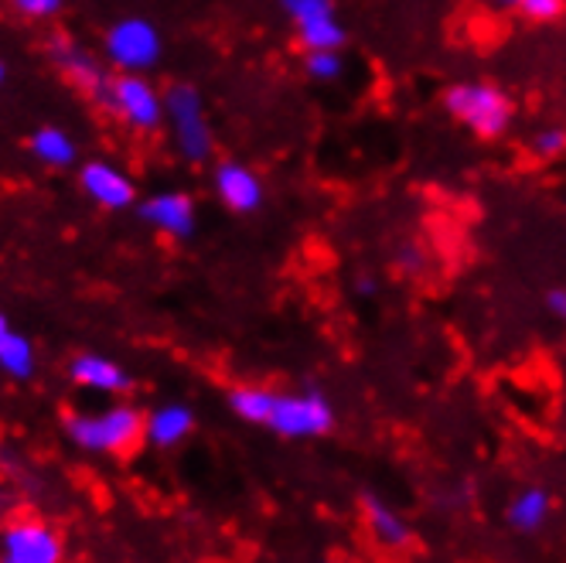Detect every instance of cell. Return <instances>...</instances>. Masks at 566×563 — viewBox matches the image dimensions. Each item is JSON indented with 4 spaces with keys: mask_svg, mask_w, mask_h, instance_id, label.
<instances>
[{
    "mask_svg": "<svg viewBox=\"0 0 566 563\" xmlns=\"http://www.w3.org/2000/svg\"><path fill=\"white\" fill-rule=\"evenodd\" d=\"M546 307L553 311V317L566 321V288H556V291H549V294H546Z\"/></svg>",
    "mask_w": 566,
    "mask_h": 563,
    "instance_id": "cell-24",
    "label": "cell"
},
{
    "mask_svg": "<svg viewBox=\"0 0 566 563\" xmlns=\"http://www.w3.org/2000/svg\"><path fill=\"white\" fill-rule=\"evenodd\" d=\"M0 563H65V536L42 515H11L0 522Z\"/></svg>",
    "mask_w": 566,
    "mask_h": 563,
    "instance_id": "cell-4",
    "label": "cell"
},
{
    "mask_svg": "<svg viewBox=\"0 0 566 563\" xmlns=\"http://www.w3.org/2000/svg\"><path fill=\"white\" fill-rule=\"evenodd\" d=\"M49 49H52V59H55V65L62 69V75L69 79V83H75L83 93H90L96 103H103L106 86H109V75L103 72V65L86 49H78L75 42H69V38H52Z\"/></svg>",
    "mask_w": 566,
    "mask_h": 563,
    "instance_id": "cell-13",
    "label": "cell"
},
{
    "mask_svg": "<svg viewBox=\"0 0 566 563\" xmlns=\"http://www.w3.org/2000/svg\"><path fill=\"white\" fill-rule=\"evenodd\" d=\"M443 110L481 140H499L515 119L512 96L499 90L495 83H478V79H464V83L448 86V93H443Z\"/></svg>",
    "mask_w": 566,
    "mask_h": 563,
    "instance_id": "cell-2",
    "label": "cell"
},
{
    "mask_svg": "<svg viewBox=\"0 0 566 563\" xmlns=\"http://www.w3.org/2000/svg\"><path fill=\"white\" fill-rule=\"evenodd\" d=\"M273 396H276V389H266V386H232L226 404L242 424L266 427V417L273 410Z\"/></svg>",
    "mask_w": 566,
    "mask_h": 563,
    "instance_id": "cell-17",
    "label": "cell"
},
{
    "mask_svg": "<svg viewBox=\"0 0 566 563\" xmlns=\"http://www.w3.org/2000/svg\"><path fill=\"white\" fill-rule=\"evenodd\" d=\"M103 49L116 69L147 72L160 59V34L147 18H124L106 31Z\"/></svg>",
    "mask_w": 566,
    "mask_h": 563,
    "instance_id": "cell-7",
    "label": "cell"
},
{
    "mask_svg": "<svg viewBox=\"0 0 566 563\" xmlns=\"http://www.w3.org/2000/svg\"><path fill=\"white\" fill-rule=\"evenodd\" d=\"M212 185L216 195L222 198V206L239 216H250L263 206V181L256 178V171L239 165V160H222L212 175Z\"/></svg>",
    "mask_w": 566,
    "mask_h": 563,
    "instance_id": "cell-12",
    "label": "cell"
},
{
    "mask_svg": "<svg viewBox=\"0 0 566 563\" xmlns=\"http://www.w3.org/2000/svg\"><path fill=\"white\" fill-rule=\"evenodd\" d=\"M280 8L297 28H307L314 21L335 18V0H280Z\"/></svg>",
    "mask_w": 566,
    "mask_h": 563,
    "instance_id": "cell-19",
    "label": "cell"
},
{
    "mask_svg": "<svg viewBox=\"0 0 566 563\" xmlns=\"http://www.w3.org/2000/svg\"><path fill=\"white\" fill-rule=\"evenodd\" d=\"M31 154L49 168H69L75 160V140L62 127H42L31 137Z\"/></svg>",
    "mask_w": 566,
    "mask_h": 563,
    "instance_id": "cell-18",
    "label": "cell"
},
{
    "mask_svg": "<svg viewBox=\"0 0 566 563\" xmlns=\"http://www.w3.org/2000/svg\"><path fill=\"white\" fill-rule=\"evenodd\" d=\"M140 219L165 236L188 239L195 232V202L185 191H157L140 202Z\"/></svg>",
    "mask_w": 566,
    "mask_h": 563,
    "instance_id": "cell-14",
    "label": "cell"
},
{
    "mask_svg": "<svg viewBox=\"0 0 566 563\" xmlns=\"http://www.w3.org/2000/svg\"><path fill=\"white\" fill-rule=\"evenodd\" d=\"M99 106L113 110L134 131H157L165 124V100L147 79H140V72H124L119 79H109Z\"/></svg>",
    "mask_w": 566,
    "mask_h": 563,
    "instance_id": "cell-6",
    "label": "cell"
},
{
    "mask_svg": "<svg viewBox=\"0 0 566 563\" xmlns=\"http://www.w3.org/2000/svg\"><path fill=\"white\" fill-rule=\"evenodd\" d=\"M4 75H8V69H4V62H0V86H4Z\"/></svg>",
    "mask_w": 566,
    "mask_h": 563,
    "instance_id": "cell-27",
    "label": "cell"
},
{
    "mask_svg": "<svg viewBox=\"0 0 566 563\" xmlns=\"http://www.w3.org/2000/svg\"><path fill=\"white\" fill-rule=\"evenodd\" d=\"M11 4L24 18H55L62 11V0H11Z\"/></svg>",
    "mask_w": 566,
    "mask_h": 563,
    "instance_id": "cell-23",
    "label": "cell"
},
{
    "mask_svg": "<svg viewBox=\"0 0 566 563\" xmlns=\"http://www.w3.org/2000/svg\"><path fill=\"white\" fill-rule=\"evenodd\" d=\"M69 445L93 458H127L144 445V414L134 404H109L90 414H69L62 424Z\"/></svg>",
    "mask_w": 566,
    "mask_h": 563,
    "instance_id": "cell-1",
    "label": "cell"
},
{
    "mask_svg": "<svg viewBox=\"0 0 566 563\" xmlns=\"http://www.w3.org/2000/svg\"><path fill=\"white\" fill-rule=\"evenodd\" d=\"M195 410L188 404H160L150 414H144V445L154 451H175L195 434Z\"/></svg>",
    "mask_w": 566,
    "mask_h": 563,
    "instance_id": "cell-11",
    "label": "cell"
},
{
    "mask_svg": "<svg viewBox=\"0 0 566 563\" xmlns=\"http://www.w3.org/2000/svg\"><path fill=\"white\" fill-rule=\"evenodd\" d=\"M553 509H556V502H553L549 489H543V486H525V489H518L509 499L505 522H509L515 533L533 536V533L546 530V522L553 519Z\"/></svg>",
    "mask_w": 566,
    "mask_h": 563,
    "instance_id": "cell-15",
    "label": "cell"
},
{
    "mask_svg": "<svg viewBox=\"0 0 566 563\" xmlns=\"http://www.w3.org/2000/svg\"><path fill=\"white\" fill-rule=\"evenodd\" d=\"M304 69L311 79H317V83H335L342 75V55L338 52H307Z\"/></svg>",
    "mask_w": 566,
    "mask_h": 563,
    "instance_id": "cell-21",
    "label": "cell"
},
{
    "mask_svg": "<svg viewBox=\"0 0 566 563\" xmlns=\"http://www.w3.org/2000/svg\"><path fill=\"white\" fill-rule=\"evenodd\" d=\"M69 379L78 389H90V393H99V396H124L134 386V376L119 366L116 358H106V355H96V352L75 355L69 362Z\"/></svg>",
    "mask_w": 566,
    "mask_h": 563,
    "instance_id": "cell-9",
    "label": "cell"
},
{
    "mask_svg": "<svg viewBox=\"0 0 566 563\" xmlns=\"http://www.w3.org/2000/svg\"><path fill=\"white\" fill-rule=\"evenodd\" d=\"M165 113L171 119L175 144L188 160H209L212 157V127L206 119V106L195 86H171L165 96Z\"/></svg>",
    "mask_w": 566,
    "mask_h": 563,
    "instance_id": "cell-5",
    "label": "cell"
},
{
    "mask_svg": "<svg viewBox=\"0 0 566 563\" xmlns=\"http://www.w3.org/2000/svg\"><path fill=\"white\" fill-rule=\"evenodd\" d=\"M266 430L283 440H317L335 430V407L321 389L276 393L273 410L266 417Z\"/></svg>",
    "mask_w": 566,
    "mask_h": 563,
    "instance_id": "cell-3",
    "label": "cell"
},
{
    "mask_svg": "<svg viewBox=\"0 0 566 563\" xmlns=\"http://www.w3.org/2000/svg\"><path fill=\"white\" fill-rule=\"evenodd\" d=\"M358 291L361 294H373L376 291V280H358Z\"/></svg>",
    "mask_w": 566,
    "mask_h": 563,
    "instance_id": "cell-26",
    "label": "cell"
},
{
    "mask_svg": "<svg viewBox=\"0 0 566 563\" xmlns=\"http://www.w3.org/2000/svg\"><path fill=\"white\" fill-rule=\"evenodd\" d=\"M533 150L543 157V160H553L566 150V131L563 127H546L543 134H536L533 140Z\"/></svg>",
    "mask_w": 566,
    "mask_h": 563,
    "instance_id": "cell-22",
    "label": "cell"
},
{
    "mask_svg": "<svg viewBox=\"0 0 566 563\" xmlns=\"http://www.w3.org/2000/svg\"><path fill=\"white\" fill-rule=\"evenodd\" d=\"M38 369V355L28 335H21L11 317L0 311V373L11 379H31Z\"/></svg>",
    "mask_w": 566,
    "mask_h": 563,
    "instance_id": "cell-16",
    "label": "cell"
},
{
    "mask_svg": "<svg viewBox=\"0 0 566 563\" xmlns=\"http://www.w3.org/2000/svg\"><path fill=\"white\" fill-rule=\"evenodd\" d=\"M0 522H4V519H0Z\"/></svg>",
    "mask_w": 566,
    "mask_h": 563,
    "instance_id": "cell-28",
    "label": "cell"
},
{
    "mask_svg": "<svg viewBox=\"0 0 566 563\" xmlns=\"http://www.w3.org/2000/svg\"><path fill=\"white\" fill-rule=\"evenodd\" d=\"M361 522H366L369 540L382 550H402L413 536L410 519L402 515L389 499H382L379 492L361 496Z\"/></svg>",
    "mask_w": 566,
    "mask_h": 563,
    "instance_id": "cell-10",
    "label": "cell"
},
{
    "mask_svg": "<svg viewBox=\"0 0 566 563\" xmlns=\"http://www.w3.org/2000/svg\"><path fill=\"white\" fill-rule=\"evenodd\" d=\"M525 21H536V24H553L566 14V0H518L515 8Z\"/></svg>",
    "mask_w": 566,
    "mask_h": 563,
    "instance_id": "cell-20",
    "label": "cell"
},
{
    "mask_svg": "<svg viewBox=\"0 0 566 563\" xmlns=\"http://www.w3.org/2000/svg\"><path fill=\"white\" fill-rule=\"evenodd\" d=\"M481 4H489L495 11H515L518 8V0H481Z\"/></svg>",
    "mask_w": 566,
    "mask_h": 563,
    "instance_id": "cell-25",
    "label": "cell"
},
{
    "mask_svg": "<svg viewBox=\"0 0 566 563\" xmlns=\"http://www.w3.org/2000/svg\"><path fill=\"white\" fill-rule=\"evenodd\" d=\"M78 185L83 191L93 198L99 209L119 212V209H130L134 198H137V185L127 171H119L109 160H86L78 168Z\"/></svg>",
    "mask_w": 566,
    "mask_h": 563,
    "instance_id": "cell-8",
    "label": "cell"
}]
</instances>
